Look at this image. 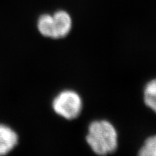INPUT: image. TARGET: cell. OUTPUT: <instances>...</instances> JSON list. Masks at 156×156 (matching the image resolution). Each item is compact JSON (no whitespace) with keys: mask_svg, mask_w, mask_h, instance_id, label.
Masks as SVG:
<instances>
[{"mask_svg":"<svg viewBox=\"0 0 156 156\" xmlns=\"http://www.w3.org/2000/svg\"><path fill=\"white\" fill-rule=\"evenodd\" d=\"M86 141L97 155L106 156L116 151L118 133L108 121H93L88 126Z\"/></svg>","mask_w":156,"mask_h":156,"instance_id":"cell-1","label":"cell"},{"mask_svg":"<svg viewBox=\"0 0 156 156\" xmlns=\"http://www.w3.org/2000/svg\"><path fill=\"white\" fill-rule=\"evenodd\" d=\"M73 21L69 13L64 10L53 15L44 14L39 17L37 28L41 34L46 38L61 39L69 34Z\"/></svg>","mask_w":156,"mask_h":156,"instance_id":"cell-2","label":"cell"},{"mask_svg":"<svg viewBox=\"0 0 156 156\" xmlns=\"http://www.w3.org/2000/svg\"><path fill=\"white\" fill-rule=\"evenodd\" d=\"M52 108L58 116L65 119L73 120L81 114L83 101L77 92L72 90H65L54 98Z\"/></svg>","mask_w":156,"mask_h":156,"instance_id":"cell-3","label":"cell"},{"mask_svg":"<svg viewBox=\"0 0 156 156\" xmlns=\"http://www.w3.org/2000/svg\"><path fill=\"white\" fill-rule=\"evenodd\" d=\"M18 136L9 126L0 124V156L7 155L16 147Z\"/></svg>","mask_w":156,"mask_h":156,"instance_id":"cell-4","label":"cell"},{"mask_svg":"<svg viewBox=\"0 0 156 156\" xmlns=\"http://www.w3.org/2000/svg\"><path fill=\"white\" fill-rule=\"evenodd\" d=\"M144 101L148 108L156 113V78L148 82L145 85Z\"/></svg>","mask_w":156,"mask_h":156,"instance_id":"cell-5","label":"cell"},{"mask_svg":"<svg viewBox=\"0 0 156 156\" xmlns=\"http://www.w3.org/2000/svg\"><path fill=\"white\" fill-rule=\"evenodd\" d=\"M137 156H156V134L146 139Z\"/></svg>","mask_w":156,"mask_h":156,"instance_id":"cell-6","label":"cell"}]
</instances>
